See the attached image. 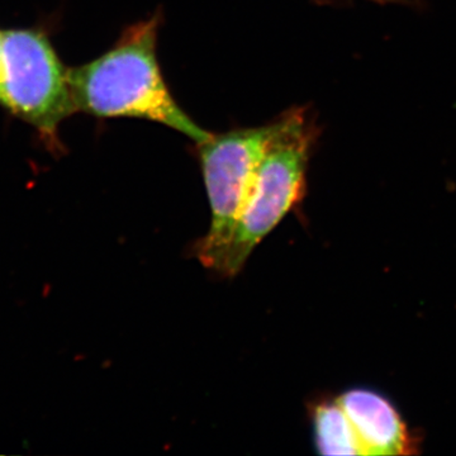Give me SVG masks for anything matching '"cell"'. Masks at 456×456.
<instances>
[{"mask_svg": "<svg viewBox=\"0 0 456 456\" xmlns=\"http://www.w3.org/2000/svg\"><path fill=\"white\" fill-rule=\"evenodd\" d=\"M338 401L349 417L362 455L416 454V437L395 407L379 393L351 389Z\"/></svg>", "mask_w": 456, "mask_h": 456, "instance_id": "obj_5", "label": "cell"}, {"mask_svg": "<svg viewBox=\"0 0 456 456\" xmlns=\"http://www.w3.org/2000/svg\"><path fill=\"white\" fill-rule=\"evenodd\" d=\"M374 2H383V3H387V2H395V0H374Z\"/></svg>", "mask_w": 456, "mask_h": 456, "instance_id": "obj_8", "label": "cell"}, {"mask_svg": "<svg viewBox=\"0 0 456 456\" xmlns=\"http://www.w3.org/2000/svg\"><path fill=\"white\" fill-rule=\"evenodd\" d=\"M314 425L321 454L362 455L353 425L338 399L314 408Z\"/></svg>", "mask_w": 456, "mask_h": 456, "instance_id": "obj_6", "label": "cell"}, {"mask_svg": "<svg viewBox=\"0 0 456 456\" xmlns=\"http://www.w3.org/2000/svg\"><path fill=\"white\" fill-rule=\"evenodd\" d=\"M3 49H4V29H0V83L3 77Z\"/></svg>", "mask_w": 456, "mask_h": 456, "instance_id": "obj_7", "label": "cell"}, {"mask_svg": "<svg viewBox=\"0 0 456 456\" xmlns=\"http://www.w3.org/2000/svg\"><path fill=\"white\" fill-rule=\"evenodd\" d=\"M0 106L31 126L53 154L64 151L60 125L77 112L70 70L41 26L4 29Z\"/></svg>", "mask_w": 456, "mask_h": 456, "instance_id": "obj_3", "label": "cell"}, {"mask_svg": "<svg viewBox=\"0 0 456 456\" xmlns=\"http://www.w3.org/2000/svg\"><path fill=\"white\" fill-rule=\"evenodd\" d=\"M261 159L253 188L213 272L235 277L257 245L302 200L314 132L302 110L287 112Z\"/></svg>", "mask_w": 456, "mask_h": 456, "instance_id": "obj_2", "label": "cell"}, {"mask_svg": "<svg viewBox=\"0 0 456 456\" xmlns=\"http://www.w3.org/2000/svg\"><path fill=\"white\" fill-rule=\"evenodd\" d=\"M277 127L275 121L260 127L212 134L198 145L212 221L208 232L196 246V254L207 268H215L226 248Z\"/></svg>", "mask_w": 456, "mask_h": 456, "instance_id": "obj_4", "label": "cell"}, {"mask_svg": "<svg viewBox=\"0 0 456 456\" xmlns=\"http://www.w3.org/2000/svg\"><path fill=\"white\" fill-rule=\"evenodd\" d=\"M159 17L123 31L112 49L79 68L70 69L77 112L98 118H131L160 123L194 142L212 136L176 103L159 66Z\"/></svg>", "mask_w": 456, "mask_h": 456, "instance_id": "obj_1", "label": "cell"}]
</instances>
